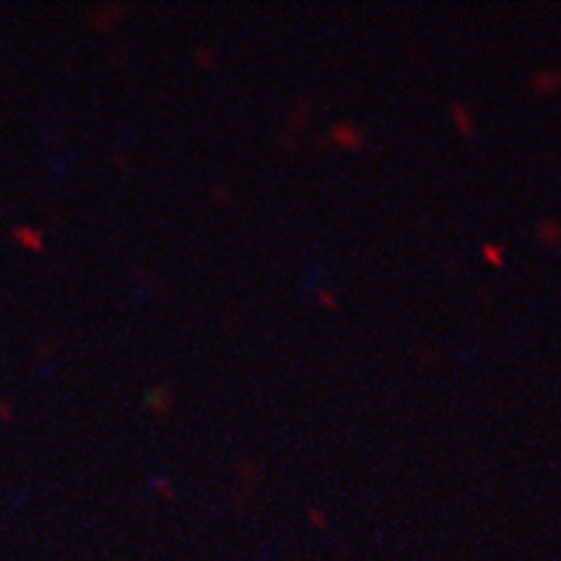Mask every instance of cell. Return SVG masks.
I'll return each instance as SVG.
<instances>
[{"label": "cell", "instance_id": "1", "mask_svg": "<svg viewBox=\"0 0 561 561\" xmlns=\"http://www.w3.org/2000/svg\"><path fill=\"white\" fill-rule=\"evenodd\" d=\"M330 136H333V141H338L343 148H361V146H364V130L356 128V125H349V122L333 128Z\"/></svg>", "mask_w": 561, "mask_h": 561}, {"label": "cell", "instance_id": "2", "mask_svg": "<svg viewBox=\"0 0 561 561\" xmlns=\"http://www.w3.org/2000/svg\"><path fill=\"white\" fill-rule=\"evenodd\" d=\"M450 115L452 120H455V125H458V130L463 133V136H473V122H470V117H468L465 107L460 102H452L450 104Z\"/></svg>", "mask_w": 561, "mask_h": 561}, {"label": "cell", "instance_id": "3", "mask_svg": "<svg viewBox=\"0 0 561 561\" xmlns=\"http://www.w3.org/2000/svg\"><path fill=\"white\" fill-rule=\"evenodd\" d=\"M13 239H18V242H24L26 247H32V250H42V237L37 234V229H32V226H13Z\"/></svg>", "mask_w": 561, "mask_h": 561}, {"label": "cell", "instance_id": "4", "mask_svg": "<svg viewBox=\"0 0 561 561\" xmlns=\"http://www.w3.org/2000/svg\"><path fill=\"white\" fill-rule=\"evenodd\" d=\"M484 255L491 260V263H496V265H502V247H491V245H486L484 247Z\"/></svg>", "mask_w": 561, "mask_h": 561}, {"label": "cell", "instance_id": "5", "mask_svg": "<svg viewBox=\"0 0 561 561\" xmlns=\"http://www.w3.org/2000/svg\"><path fill=\"white\" fill-rule=\"evenodd\" d=\"M317 297H320V302H323L328 309H338V299L335 297H330L328 291H317Z\"/></svg>", "mask_w": 561, "mask_h": 561}, {"label": "cell", "instance_id": "6", "mask_svg": "<svg viewBox=\"0 0 561 561\" xmlns=\"http://www.w3.org/2000/svg\"><path fill=\"white\" fill-rule=\"evenodd\" d=\"M153 486L159 489L162 494H167V496H172V484H169V478L164 481V476H159V478H153Z\"/></svg>", "mask_w": 561, "mask_h": 561}, {"label": "cell", "instance_id": "7", "mask_svg": "<svg viewBox=\"0 0 561 561\" xmlns=\"http://www.w3.org/2000/svg\"><path fill=\"white\" fill-rule=\"evenodd\" d=\"M0 418L3 421H13V408H11L6 400H0Z\"/></svg>", "mask_w": 561, "mask_h": 561}, {"label": "cell", "instance_id": "8", "mask_svg": "<svg viewBox=\"0 0 561 561\" xmlns=\"http://www.w3.org/2000/svg\"><path fill=\"white\" fill-rule=\"evenodd\" d=\"M309 520H312V522H315L317 527H328V522H325V517H323V512L309 510Z\"/></svg>", "mask_w": 561, "mask_h": 561}, {"label": "cell", "instance_id": "9", "mask_svg": "<svg viewBox=\"0 0 561 561\" xmlns=\"http://www.w3.org/2000/svg\"><path fill=\"white\" fill-rule=\"evenodd\" d=\"M198 58L208 60V65H213V52H208V55H205V52H198Z\"/></svg>", "mask_w": 561, "mask_h": 561}]
</instances>
